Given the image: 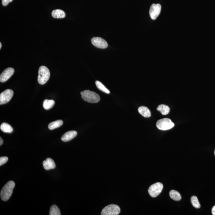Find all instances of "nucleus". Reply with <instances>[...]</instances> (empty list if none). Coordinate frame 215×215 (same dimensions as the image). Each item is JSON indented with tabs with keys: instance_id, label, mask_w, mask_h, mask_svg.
<instances>
[{
	"instance_id": "9b49d317",
	"label": "nucleus",
	"mask_w": 215,
	"mask_h": 215,
	"mask_svg": "<svg viewBox=\"0 0 215 215\" xmlns=\"http://www.w3.org/2000/svg\"><path fill=\"white\" fill-rule=\"evenodd\" d=\"M77 132L76 131L72 130L68 131L62 136L61 139L64 142H68L77 136Z\"/></svg>"
},
{
	"instance_id": "5701e85b",
	"label": "nucleus",
	"mask_w": 215,
	"mask_h": 215,
	"mask_svg": "<svg viewBox=\"0 0 215 215\" xmlns=\"http://www.w3.org/2000/svg\"><path fill=\"white\" fill-rule=\"evenodd\" d=\"M8 161V158L7 157H0V166H2L6 163Z\"/></svg>"
},
{
	"instance_id": "0eeeda50",
	"label": "nucleus",
	"mask_w": 215,
	"mask_h": 215,
	"mask_svg": "<svg viewBox=\"0 0 215 215\" xmlns=\"http://www.w3.org/2000/svg\"><path fill=\"white\" fill-rule=\"evenodd\" d=\"M14 95V92L10 89H7L0 95V104L2 105L9 103Z\"/></svg>"
},
{
	"instance_id": "a211bd4d",
	"label": "nucleus",
	"mask_w": 215,
	"mask_h": 215,
	"mask_svg": "<svg viewBox=\"0 0 215 215\" xmlns=\"http://www.w3.org/2000/svg\"><path fill=\"white\" fill-rule=\"evenodd\" d=\"M55 104V101L52 100L46 99L43 102V106L45 110H48L51 109Z\"/></svg>"
},
{
	"instance_id": "1a4fd4ad",
	"label": "nucleus",
	"mask_w": 215,
	"mask_h": 215,
	"mask_svg": "<svg viewBox=\"0 0 215 215\" xmlns=\"http://www.w3.org/2000/svg\"><path fill=\"white\" fill-rule=\"evenodd\" d=\"M91 41L92 43L98 48L105 49L108 46L107 42L100 37H93Z\"/></svg>"
},
{
	"instance_id": "a878e982",
	"label": "nucleus",
	"mask_w": 215,
	"mask_h": 215,
	"mask_svg": "<svg viewBox=\"0 0 215 215\" xmlns=\"http://www.w3.org/2000/svg\"><path fill=\"white\" fill-rule=\"evenodd\" d=\"M3 140L2 139L1 137H0V145H3Z\"/></svg>"
},
{
	"instance_id": "2eb2a0df",
	"label": "nucleus",
	"mask_w": 215,
	"mask_h": 215,
	"mask_svg": "<svg viewBox=\"0 0 215 215\" xmlns=\"http://www.w3.org/2000/svg\"><path fill=\"white\" fill-rule=\"evenodd\" d=\"M157 109L163 115L168 114L170 112V107L164 104H160L157 107Z\"/></svg>"
},
{
	"instance_id": "423d86ee",
	"label": "nucleus",
	"mask_w": 215,
	"mask_h": 215,
	"mask_svg": "<svg viewBox=\"0 0 215 215\" xmlns=\"http://www.w3.org/2000/svg\"><path fill=\"white\" fill-rule=\"evenodd\" d=\"M163 184L161 183H157L151 185L148 189V192L153 198L157 197L162 192Z\"/></svg>"
},
{
	"instance_id": "f8f14e48",
	"label": "nucleus",
	"mask_w": 215,
	"mask_h": 215,
	"mask_svg": "<svg viewBox=\"0 0 215 215\" xmlns=\"http://www.w3.org/2000/svg\"><path fill=\"white\" fill-rule=\"evenodd\" d=\"M43 165L45 170H49L56 168V164L52 158H48L43 161Z\"/></svg>"
},
{
	"instance_id": "f257e3e1",
	"label": "nucleus",
	"mask_w": 215,
	"mask_h": 215,
	"mask_svg": "<svg viewBox=\"0 0 215 215\" xmlns=\"http://www.w3.org/2000/svg\"><path fill=\"white\" fill-rule=\"evenodd\" d=\"M15 186V182L13 181H9L4 186L1 192V197L2 200L6 201L10 198Z\"/></svg>"
},
{
	"instance_id": "9d476101",
	"label": "nucleus",
	"mask_w": 215,
	"mask_h": 215,
	"mask_svg": "<svg viewBox=\"0 0 215 215\" xmlns=\"http://www.w3.org/2000/svg\"><path fill=\"white\" fill-rule=\"evenodd\" d=\"M15 73V69L13 68H7L1 74L0 76V81L4 83L7 81Z\"/></svg>"
},
{
	"instance_id": "6e6552de",
	"label": "nucleus",
	"mask_w": 215,
	"mask_h": 215,
	"mask_svg": "<svg viewBox=\"0 0 215 215\" xmlns=\"http://www.w3.org/2000/svg\"><path fill=\"white\" fill-rule=\"evenodd\" d=\"M161 6L159 4H153L150 7V15L152 20H155L160 14Z\"/></svg>"
},
{
	"instance_id": "412c9836",
	"label": "nucleus",
	"mask_w": 215,
	"mask_h": 215,
	"mask_svg": "<svg viewBox=\"0 0 215 215\" xmlns=\"http://www.w3.org/2000/svg\"><path fill=\"white\" fill-rule=\"evenodd\" d=\"M50 215H61V211L58 207L56 205H53L50 208Z\"/></svg>"
},
{
	"instance_id": "39448f33",
	"label": "nucleus",
	"mask_w": 215,
	"mask_h": 215,
	"mask_svg": "<svg viewBox=\"0 0 215 215\" xmlns=\"http://www.w3.org/2000/svg\"><path fill=\"white\" fill-rule=\"evenodd\" d=\"M120 207L116 204H110L104 207L102 210V215H117L120 213Z\"/></svg>"
},
{
	"instance_id": "4be33fe9",
	"label": "nucleus",
	"mask_w": 215,
	"mask_h": 215,
	"mask_svg": "<svg viewBox=\"0 0 215 215\" xmlns=\"http://www.w3.org/2000/svg\"><path fill=\"white\" fill-rule=\"evenodd\" d=\"M191 203L192 205L196 208H199L200 207V204L198 198L196 196H192L191 198Z\"/></svg>"
},
{
	"instance_id": "4468645a",
	"label": "nucleus",
	"mask_w": 215,
	"mask_h": 215,
	"mask_svg": "<svg viewBox=\"0 0 215 215\" xmlns=\"http://www.w3.org/2000/svg\"><path fill=\"white\" fill-rule=\"evenodd\" d=\"M52 17L55 18H63L65 17V12L60 9L54 10L51 13Z\"/></svg>"
},
{
	"instance_id": "7ed1b4c3",
	"label": "nucleus",
	"mask_w": 215,
	"mask_h": 215,
	"mask_svg": "<svg viewBox=\"0 0 215 215\" xmlns=\"http://www.w3.org/2000/svg\"><path fill=\"white\" fill-rule=\"evenodd\" d=\"M50 70L45 66L40 67L38 70V76L37 81L41 85L46 83L50 78Z\"/></svg>"
},
{
	"instance_id": "bb28decb",
	"label": "nucleus",
	"mask_w": 215,
	"mask_h": 215,
	"mask_svg": "<svg viewBox=\"0 0 215 215\" xmlns=\"http://www.w3.org/2000/svg\"><path fill=\"white\" fill-rule=\"evenodd\" d=\"M1 47H2V43L1 42V43H0V49L1 48Z\"/></svg>"
},
{
	"instance_id": "aec40b11",
	"label": "nucleus",
	"mask_w": 215,
	"mask_h": 215,
	"mask_svg": "<svg viewBox=\"0 0 215 215\" xmlns=\"http://www.w3.org/2000/svg\"><path fill=\"white\" fill-rule=\"evenodd\" d=\"M96 86L97 88L101 91L103 92L106 93L107 94H110V91L105 86L104 84H103L99 81H97L95 82Z\"/></svg>"
},
{
	"instance_id": "393cba45",
	"label": "nucleus",
	"mask_w": 215,
	"mask_h": 215,
	"mask_svg": "<svg viewBox=\"0 0 215 215\" xmlns=\"http://www.w3.org/2000/svg\"><path fill=\"white\" fill-rule=\"evenodd\" d=\"M211 212H212V215H215V205L213 207Z\"/></svg>"
},
{
	"instance_id": "cd10ccee",
	"label": "nucleus",
	"mask_w": 215,
	"mask_h": 215,
	"mask_svg": "<svg viewBox=\"0 0 215 215\" xmlns=\"http://www.w3.org/2000/svg\"><path fill=\"white\" fill-rule=\"evenodd\" d=\"M214 154H215V151H214Z\"/></svg>"
},
{
	"instance_id": "6ab92c4d",
	"label": "nucleus",
	"mask_w": 215,
	"mask_h": 215,
	"mask_svg": "<svg viewBox=\"0 0 215 215\" xmlns=\"http://www.w3.org/2000/svg\"><path fill=\"white\" fill-rule=\"evenodd\" d=\"M170 195L171 199L175 201H179L181 199V196L180 194L176 190H171L170 192Z\"/></svg>"
},
{
	"instance_id": "dca6fc26",
	"label": "nucleus",
	"mask_w": 215,
	"mask_h": 215,
	"mask_svg": "<svg viewBox=\"0 0 215 215\" xmlns=\"http://www.w3.org/2000/svg\"><path fill=\"white\" fill-rule=\"evenodd\" d=\"M1 130L4 133H11L13 131V128L11 125L6 123H3L0 126Z\"/></svg>"
},
{
	"instance_id": "f3484780",
	"label": "nucleus",
	"mask_w": 215,
	"mask_h": 215,
	"mask_svg": "<svg viewBox=\"0 0 215 215\" xmlns=\"http://www.w3.org/2000/svg\"><path fill=\"white\" fill-rule=\"evenodd\" d=\"M63 124V121L62 120H57L49 124L48 128L50 130H53L62 126Z\"/></svg>"
},
{
	"instance_id": "f03ea898",
	"label": "nucleus",
	"mask_w": 215,
	"mask_h": 215,
	"mask_svg": "<svg viewBox=\"0 0 215 215\" xmlns=\"http://www.w3.org/2000/svg\"><path fill=\"white\" fill-rule=\"evenodd\" d=\"M82 98L88 103H96L100 101V97L97 93L89 90H85L81 92Z\"/></svg>"
},
{
	"instance_id": "ddd939ff",
	"label": "nucleus",
	"mask_w": 215,
	"mask_h": 215,
	"mask_svg": "<svg viewBox=\"0 0 215 215\" xmlns=\"http://www.w3.org/2000/svg\"><path fill=\"white\" fill-rule=\"evenodd\" d=\"M139 112L143 117H149L151 116V113L150 110L147 107L142 106L139 107L138 109Z\"/></svg>"
},
{
	"instance_id": "b1692460",
	"label": "nucleus",
	"mask_w": 215,
	"mask_h": 215,
	"mask_svg": "<svg viewBox=\"0 0 215 215\" xmlns=\"http://www.w3.org/2000/svg\"><path fill=\"white\" fill-rule=\"evenodd\" d=\"M12 1L13 0H2V4L4 6H6L9 3Z\"/></svg>"
},
{
	"instance_id": "20e7f679",
	"label": "nucleus",
	"mask_w": 215,
	"mask_h": 215,
	"mask_svg": "<svg viewBox=\"0 0 215 215\" xmlns=\"http://www.w3.org/2000/svg\"><path fill=\"white\" fill-rule=\"evenodd\" d=\"M174 123H172L171 119L168 118L161 119L157 121L156 126L158 129L161 130H170L174 126Z\"/></svg>"
}]
</instances>
